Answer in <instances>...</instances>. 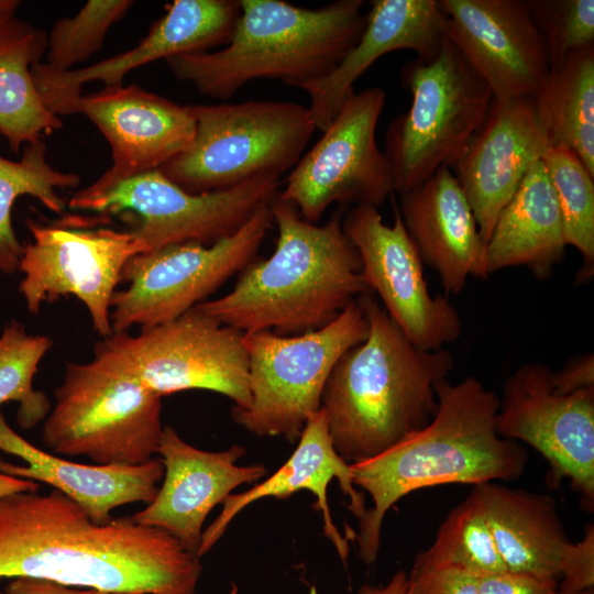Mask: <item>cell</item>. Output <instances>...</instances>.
I'll return each mask as SVG.
<instances>
[{
  "label": "cell",
  "instance_id": "cell-1",
  "mask_svg": "<svg viewBox=\"0 0 594 594\" xmlns=\"http://www.w3.org/2000/svg\"><path fill=\"white\" fill-rule=\"evenodd\" d=\"M168 532L132 516L94 522L53 490L0 497V578L142 594H195L202 566Z\"/></svg>",
  "mask_w": 594,
  "mask_h": 594
},
{
  "label": "cell",
  "instance_id": "cell-2",
  "mask_svg": "<svg viewBox=\"0 0 594 594\" xmlns=\"http://www.w3.org/2000/svg\"><path fill=\"white\" fill-rule=\"evenodd\" d=\"M436 415L422 429L386 451L350 464L352 481L373 505L354 534L359 556L372 565L378 556L387 512L404 496L443 484H481L516 480L528 463L527 450L496 431L499 397L468 376L435 384Z\"/></svg>",
  "mask_w": 594,
  "mask_h": 594
},
{
  "label": "cell",
  "instance_id": "cell-3",
  "mask_svg": "<svg viewBox=\"0 0 594 594\" xmlns=\"http://www.w3.org/2000/svg\"><path fill=\"white\" fill-rule=\"evenodd\" d=\"M271 207L278 229L273 254L254 257L231 292L195 308L244 333L319 330L370 292L359 252L342 229L341 209L318 226L278 195Z\"/></svg>",
  "mask_w": 594,
  "mask_h": 594
},
{
  "label": "cell",
  "instance_id": "cell-4",
  "mask_svg": "<svg viewBox=\"0 0 594 594\" xmlns=\"http://www.w3.org/2000/svg\"><path fill=\"white\" fill-rule=\"evenodd\" d=\"M373 296L358 297L367 337L338 360L321 397L332 446L349 464L425 428L438 408L435 384L453 369L449 351L415 346Z\"/></svg>",
  "mask_w": 594,
  "mask_h": 594
},
{
  "label": "cell",
  "instance_id": "cell-5",
  "mask_svg": "<svg viewBox=\"0 0 594 594\" xmlns=\"http://www.w3.org/2000/svg\"><path fill=\"white\" fill-rule=\"evenodd\" d=\"M240 7L224 48L166 59L173 75L201 95L229 100L261 78L304 89L339 65L366 23L362 0H337L319 9L282 0H240Z\"/></svg>",
  "mask_w": 594,
  "mask_h": 594
},
{
  "label": "cell",
  "instance_id": "cell-6",
  "mask_svg": "<svg viewBox=\"0 0 594 594\" xmlns=\"http://www.w3.org/2000/svg\"><path fill=\"white\" fill-rule=\"evenodd\" d=\"M195 136L158 170L189 194L224 190L293 169L317 130L309 108L250 100L189 106Z\"/></svg>",
  "mask_w": 594,
  "mask_h": 594
},
{
  "label": "cell",
  "instance_id": "cell-7",
  "mask_svg": "<svg viewBox=\"0 0 594 594\" xmlns=\"http://www.w3.org/2000/svg\"><path fill=\"white\" fill-rule=\"evenodd\" d=\"M400 80L411 102L391 121L384 151L394 193L399 195L442 167L453 168L483 124L493 99L448 37L433 55L407 62Z\"/></svg>",
  "mask_w": 594,
  "mask_h": 594
},
{
  "label": "cell",
  "instance_id": "cell-8",
  "mask_svg": "<svg viewBox=\"0 0 594 594\" xmlns=\"http://www.w3.org/2000/svg\"><path fill=\"white\" fill-rule=\"evenodd\" d=\"M54 396L42 431L53 454L99 465H139L157 454L162 397L111 361L67 363Z\"/></svg>",
  "mask_w": 594,
  "mask_h": 594
},
{
  "label": "cell",
  "instance_id": "cell-9",
  "mask_svg": "<svg viewBox=\"0 0 594 594\" xmlns=\"http://www.w3.org/2000/svg\"><path fill=\"white\" fill-rule=\"evenodd\" d=\"M369 322L358 299L328 326L297 336L271 331L244 333L251 403L232 408V418L257 437L298 441L321 408L328 377L350 348L365 340Z\"/></svg>",
  "mask_w": 594,
  "mask_h": 594
},
{
  "label": "cell",
  "instance_id": "cell-10",
  "mask_svg": "<svg viewBox=\"0 0 594 594\" xmlns=\"http://www.w3.org/2000/svg\"><path fill=\"white\" fill-rule=\"evenodd\" d=\"M244 332L195 307L178 318L129 332H113L95 344L105 358L160 397L208 389L231 398L234 409L251 403Z\"/></svg>",
  "mask_w": 594,
  "mask_h": 594
},
{
  "label": "cell",
  "instance_id": "cell-11",
  "mask_svg": "<svg viewBox=\"0 0 594 594\" xmlns=\"http://www.w3.org/2000/svg\"><path fill=\"white\" fill-rule=\"evenodd\" d=\"M271 204L260 207L237 233L212 245L180 242L131 257L121 275L129 286L116 290L111 299L112 333L172 321L241 272L274 224Z\"/></svg>",
  "mask_w": 594,
  "mask_h": 594
},
{
  "label": "cell",
  "instance_id": "cell-12",
  "mask_svg": "<svg viewBox=\"0 0 594 594\" xmlns=\"http://www.w3.org/2000/svg\"><path fill=\"white\" fill-rule=\"evenodd\" d=\"M279 186V175L266 174L224 190L194 195L155 169L99 193L81 189L68 207L135 213L138 226L132 233L148 251L188 241L212 245L237 233L260 207L271 204Z\"/></svg>",
  "mask_w": 594,
  "mask_h": 594
},
{
  "label": "cell",
  "instance_id": "cell-13",
  "mask_svg": "<svg viewBox=\"0 0 594 594\" xmlns=\"http://www.w3.org/2000/svg\"><path fill=\"white\" fill-rule=\"evenodd\" d=\"M25 223L32 241L23 244L19 289L29 311L37 315L44 301L73 295L86 306L94 329L102 338L111 336V299L123 267L148 249L132 231L91 227L74 217Z\"/></svg>",
  "mask_w": 594,
  "mask_h": 594
},
{
  "label": "cell",
  "instance_id": "cell-14",
  "mask_svg": "<svg viewBox=\"0 0 594 594\" xmlns=\"http://www.w3.org/2000/svg\"><path fill=\"white\" fill-rule=\"evenodd\" d=\"M385 100L380 87L354 91L292 169L278 197L304 220L317 224L332 204L378 208L393 195L391 166L376 143Z\"/></svg>",
  "mask_w": 594,
  "mask_h": 594
},
{
  "label": "cell",
  "instance_id": "cell-15",
  "mask_svg": "<svg viewBox=\"0 0 594 594\" xmlns=\"http://www.w3.org/2000/svg\"><path fill=\"white\" fill-rule=\"evenodd\" d=\"M393 210L387 224L377 207L352 206L342 216V229L359 252L367 289L410 342L426 351L442 349L460 337V316L447 297L430 294L422 260L394 200Z\"/></svg>",
  "mask_w": 594,
  "mask_h": 594
},
{
  "label": "cell",
  "instance_id": "cell-16",
  "mask_svg": "<svg viewBox=\"0 0 594 594\" xmlns=\"http://www.w3.org/2000/svg\"><path fill=\"white\" fill-rule=\"evenodd\" d=\"M553 371L541 363L520 366L506 381L496 431L522 441L549 464L554 487L568 479L588 510L594 506V387L570 394L552 388Z\"/></svg>",
  "mask_w": 594,
  "mask_h": 594
},
{
  "label": "cell",
  "instance_id": "cell-17",
  "mask_svg": "<svg viewBox=\"0 0 594 594\" xmlns=\"http://www.w3.org/2000/svg\"><path fill=\"white\" fill-rule=\"evenodd\" d=\"M447 37L497 100L535 98L550 66L526 1L440 0Z\"/></svg>",
  "mask_w": 594,
  "mask_h": 594
},
{
  "label": "cell",
  "instance_id": "cell-18",
  "mask_svg": "<svg viewBox=\"0 0 594 594\" xmlns=\"http://www.w3.org/2000/svg\"><path fill=\"white\" fill-rule=\"evenodd\" d=\"M86 116L111 147L112 165L86 193H99L131 177L158 169L186 151L196 122L189 106H182L138 85L103 87L79 95L65 114Z\"/></svg>",
  "mask_w": 594,
  "mask_h": 594
},
{
  "label": "cell",
  "instance_id": "cell-19",
  "mask_svg": "<svg viewBox=\"0 0 594 594\" xmlns=\"http://www.w3.org/2000/svg\"><path fill=\"white\" fill-rule=\"evenodd\" d=\"M165 10L146 36L127 52L67 72L51 70L43 63L34 65L32 78L45 107L59 117L89 81L100 80L105 87L122 86L129 72L148 63L227 45L241 7L240 0H175Z\"/></svg>",
  "mask_w": 594,
  "mask_h": 594
},
{
  "label": "cell",
  "instance_id": "cell-20",
  "mask_svg": "<svg viewBox=\"0 0 594 594\" xmlns=\"http://www.w3.org/2000/svg\"><path fill=\"white\" fill-rule=\"evenodd\" d=\"M550 146L535 98L492 99L483 124L451 169L485 244L497 216Z\"/></svg>",
  "mask_w": 594,
  "mask_h": 594
},
{
  "label": "cell",
  "instance_id": "cell-21",
  "mask_svg": "<svg viewBox=\"0 0 594 594\" xmlns=\"http://www.w3.org/2000/svg\"><path fill=\"white\" fill-rule=\"evenodd\" d=\"M245 453L239 444L219 452L200 450L184 441L173 427L164 426L157 448L164 466L162 486L132 518L168 532L197 556L209 513L234 488L257 482L267 472L262 464H238Z\"/></svg>",
  "mask_w": 594,
  "mask_h": 594
},
{
  "label": "cell",
  "instance_id": "cell-22",
  "mask_svg": "<svg viewBox=\"0 0 594 594\" xmlns=\"http://www.w3.org/2000/svg\"><path fill=\"white\" fill-rule=\"evenodd\" d=\"M398 209L422 263L437 272L448 295L461 293L470 276L488 277L486 244L450 168L400 194Z\"/></svg>",
  "mask_w": 594,
  "mask_h": 594
},
{
  "label": "cell",
  "instance_id": "cell-23",
  "mask_svg": "<svg viewBox=\"0 0 594 594\" xmlns=\"http://www.w3.org/2000/svg\"><path fill=\"white\" fill-rule=\"evenodd\" d=\"M447 38V16L436 0H373L365 28L353 47L324 78L302 90L318 130L324 131L354 92V82L383 55L408 50L433 55Z\"/></svg>",
  "mask_w": 594,
  "mask_h": 594
},
{
  "label": "cell",
  "instance_id": "cell-24",
  "mask_svg": "<svg viewBox=\"0 0 594 594\" xmlns=\"http://www.w3.org/2000/svg\"><path fill=\"white\" fill-rule=\"evenodd\" d=\"M297 442L289 459L271 476L245 492L231 493L224 498L221 513L202 531L197 553L199 558L216 544L235 516L252 503L270 496L286 498L306 490L316 496V509L322 515L323 534L336 548L343 565H346L350 547L333 522L328 504V485L332 479L338 480L342 493L350 499L349 509L358 519L366 509L364 494L353 484L350 464L334 450L321 408L309 418Z\"/></svg>",
  "mask_w": 594,
  "mask_h": 594
},
{
  "label": "cell",
  "instance_id": "cell-25",
  "mask_svg": "<svg viewBox=\"0 0 594 594\" xmlns=\"http://www.w3.org/2000/svg\"><path fill=\"white\" fill-rule=\"evenodd\" d=\"M0 450L19 457L18 465L0 458V472L45 483L78 504L96 524H107L120 506L150 504L164 475L160 459L139 465L84 464L46 452L16 433L0 413Z\"/></svg>",
  "mask_w": 594,
  "mask_h": 594
},
{
  "label": "cell",
  "instance_id": "cell-26",
  "mask_svg": "<svg viewBox=\"0 0 594 594\" xmlns=\"http://www.w3.org/2000/svg\"><path fill=\"white\" fill-rule=\"evenodd\" d=\"M507 571L558 579L571 546L553 497L493 482L474 485Z\"/></svg>",
  "mask_w": 594,
  "mask_h": 594
},
{
  "label": "cell",
  "instance_id": "cell-27",
  "mask_svg": "<svg viewBox=\"0 0 594 594\" xmlns=\"http://www.w3.org/2000/svg\"><path fill=\"white\" fill-rule=\"evenodd\" d=\"M565 248L556 193L540 160L497 216L486 243L487 272L521 265L547 279L563 261Z\"/></svg>",
  "mask_w": 594,
  "mask_h": 594
},
{
  "label": "cell",
  "instance_id": "cell-28",
  "mask_svg": "<svg viewBox=\"0 0 594 594\" xmlns=\"http://www.w3.org/2000/svg\"><path fill=\"white\" fill-rule=\"evenodd\" d=\"M47 33L13 16L0 23V134L14 153L62 128L41 99L31 69L41 63Z\"/></svg>",
  "mask_w": 594,
  "mask_h": 594
},
{
  "label": "cell",
  "instance_id": "cell-29",
  "mask_svg": "<svg viewBox=\"0 0 594 594\" xmlns=\"http://www.w3.org/2000/svg\"><path fill=\"white\" fill-rule=\"evenodd\" d=\"M535 103L551 146L572 150L594 176V45L550 69Z\"/></svg>",
  "mask_w": 594,
  "mask_h": 594
},
{
  "label": "cell",
  "instance_id": "cell-30",
  "mask_svg": "<svg viewBox=\"0 0 594 594\" xmlns=\"http://www.w3.org/2000/svg\"><path fill=\"white\" fill-rule=\"evenodd\" d=\"M46 143L41 139L23 147L20 161L0 156V272L11 274L19 270L23 244L12 224V208L22 195L38 199L48 210L61 213L65 201L57 188L76 187L80 177L76 173L55 169L46 160Z\"/></svg>",
  "mask_w": 594,
  "mask_h": 594
},
{
  "label": "cell",
  "instance_id": "cell-31",
  "mask_svg": "<svg viewBox=\"0 0 594 594\" xmlns=\"http://www.w3.org/2000/svg\"><path fill=\"white\" fill-rule=\"evenodd\" d=\"M414 563L451 566L475 576L507 571L484 513L471 493L439 526L432 546Z\"/></svg>",
  "mask_w": 594,
  "mask_h": 594
},
{
  "label": "cell",
  "instance_id": "cell-32",
  "mask_svg": "<svg viewBox=\"0 0 594 594\" xmlns=\"http://www.w3.org/2000/svg\"><path fill=\"white\" fill-rule=\"evenodd\" d=\"M541 162L556 193L566 245L583 256L578 278H590L594 272V176L564 146H550Z\"/></svg>",
  "mask_w": 594,
  "mask_h": 594
},
{
  "label": "cell",
  "instance_id": "cell-33",
  "mask_svg": "<svg viewBox=\"0 0 594 594\" xmlns=\"http://www.w3.org/2000/svg\"><path fill=\"white\" fill-rule=\"evenodd\" d=\"M52 344L46 336L29 334L16 320H12L0 337V405L19 404L16 420L23 429L45 420L51 410L47 396L33 388V378Z\"/></svg>",
  "mask_w": 594,
  "mask_h": 594
},
{
  "label": "cell",
  "instance_id": "cell-34",
  "mask_svg": "<svg viewBox=\"0 0 594 594\" xmlns=\"http://www.w3.org/2000/svg\"><path fill=\"white\" fill-rule=\"evenodd\" d=\"M134 4L131 0H89L73 18L56 21L47 34L46 67L72 70L103 45L109 29Z\"/></svg>",
  "mask_w": 594,
  "mask_h": 594
},
{
  "label": "cell",
  "instance_id": "cell-35",
  "mask_svg": "<svg viewBox=\"0 0 594 594\" xmlns=\"http://www.w3.org/2000/svg\"><path fill=\"white\" fill-rule=\"evenodd\" d=\"M526 4L544 43L550 69L594 45L593 0H528Z\"/></svg>",
  "mask_w": 594,
  "mask_h": 594
},
{
  "label": "cell",
  "instance_id": "cell-36",
  "mask_svg": "<svg viewBox=\"0 0 594 594\" xmlns=\"http://www.w3.org/2000/svg\"><path fill=\"white\" fill-rule=\"evenodd\" d=\"M407 594H476L477 576L451 566L413 564Z\"/></svg>",
  "mask_w": 594,
  "mask_h": 594
},
{
  "label": "cell",
  "instance_id": "cell-37",
  "mask_svg": "<svg viewBox=\"0 0 594 594\" xmlns=\"http://www.w3.org/2000/svg\"><path fill=\"white\" fill-rule=\"evenodd\" d=\"M558 594H580L594 588V527L587 525L581 541L571 543L561 569Z\"/></svg>",
  "mask_w": 594,
  "mask_h": 594
},
{
  "label": "cell",
  "instance_id": "cell-38",
  "mask_svg": "<svg viewBox=\"0 0 594 594\" xmlns=\"http://www.w3.org/2000/svg\"><path fill=\"white\" fill-rule=\"evenodd\" d=\"M558 579L501 572L477 578L476 594H558Z\"/></svg>",
  "mask_w": 594,
  "mask_h": 594
},
{
  "label": "cell",
  "instance_id": "cell-39",
  "mask_svg": "<svg viewBox=\"0 0 594 594\" xmlns=\"http://www.w3.org/2000/svg\"><path fill=\"white\" fill-rule=\"evenodd\" d=\"M594 387V359L592 354L571 360L552 373V388L558 394H570Z\"/></svg>",
  "mask_w": 594,
  "mask_h": 594
},
{
  "label": "cell",
  "instance_id": "cell-40",
  "mask_svg": "<svg viewBox=\"0 0 594 594\" xmlns=\"http://www.w3.org/2000/svg\"><path fill=\"white\" fill-rule=\"evenodd\" d=\"M8 594H142L135 592L102 591L92 587L64 585L55 582L16 578L6 588Z\"/></svg>",
  "mask_w": 594,
  "mask_h": 594
},
{
  "label": "cell",
  "instance_id": "cell-41",
  "mask_svg": "<svg viewBox=\"0 0 594 594\" xmlns=\"http://www.w3.org/2000/svg\"><path fill=\"white\" fill-rule=\"evenodd\" d=\"M407 575L400 570L392 576L386 585L363 584L359 587L358 594H407Z\"/></svg>",
  "mask_w": 594,
  "mask_h": 594
},
{
  "label": "cell",
  "instance_id": "cell-42",
  "mask_svg": "<svg viewBox=\"0 0 594 594\" xmlns=\"http://www.w3.org/2000/svg\"><path fill=\"white\" fill-rule=\"evenodd\" d=\"M41 484L0 472V497L20 492H38Z\"/></svg>",
  "mask_w": 594,
  "mask_h": 594
},
{
  "label": "cell",
  "instance_id": "cell-43",
  "mask_svg": "<svg viewBox=\"0 0 594 594\" xmlns=\"http://www.w3.org/2000/svg\"><path fill=\"white\" fill-rule=\"evenodd\" d=\"M20 3L18 0H0V23L15 16Z\"/></svg>",
  "mask_w": 594,
  "mask_h": 594
},
{
  "label": "cell",
  "instance_id": "cell-44",
  "mask_svg": "<svg viewBox=\"0 0 594 594\" xmlns=\"http://www.w3.org/2000/svg\"><path fill=\"white\" fill-rule=\"evenodd\" d=\"M580 594H594V588L584 591V592H582Z\"/></svg>",
  "mask_w": 594,
  "mask_h": 594
},
{
  "label": "cell",
  "instance_id": "cell-45",
  "mask_svg": "<svg viewBox=\"0 0 594 594\" xmlns=\"http://www.w3.org/2000/svg\"><path fill=\"white\" fill-rule=\"evenodd\" d=\"M0 594H8V593H7V592H4V593H3V592H0Z\"/></svg>",
  "mask_w": 594,
  "mask_h": 594
},
{
  "label": "cell",
  "instance_id": "cell-46",
  "mask_svg": "<svg viewBox=\"0 0 594 594\" xmlns=\"http://www.w3.org/2000/svg\"><path fill=\"white\" fill-rule=\"evenodd\" d=\"M0 275H1V272H0Z\"/></svg>",
  "mask_w": 594,
  "mask_h": 594
}]
</instances>
